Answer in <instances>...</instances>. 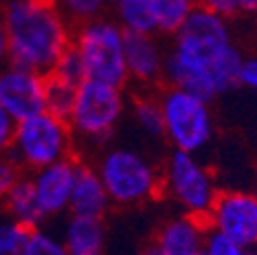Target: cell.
Returning <instances> with one entry per match:
<instances>
[{"mask_svg": "<svg viewBox=\"0 0 257 255\" xmlns=\"http://www.w3.org/2000/svg\"><path fill=\"white\" fill-rule=\"evenodd\" d=\"M245 59L233 39L229 19L198 5L172 37L164 86L182 88L212 102L241 88Z\"/></svg>", "mask_w": 257, "mask_h": 255, "instance_id": "obj_1", "label": "cell"}, {"mask_svg": "<svg viewBox=\"0 0 257 255\" xmlns=\"http://www.w3.org/2000/svg\"><path fill=\"white\" fill-rule=\"evenodd\" d=\"M0 11L9 37V63L49 74L72 47L74 27L53 0H7Z\"/></svg>", "mask_w": 257, "mask_h": 255, "instance_id": "obj_2", "label": "cell"}, {"mask_svg": "<svg viewBox=\"0 0 257 255\" xmlns=\"http://www.w3.org/2000/svg\"><path fill=\"white\" fill-rule=\"evenodd\" d=\"M94 168L116 206H139L162 194V170L133 147H104Z\"/></svg>", "mask_w": 257, "mask_h": 255, "instance_id": "obj_3", "label": "cell"}, {"mask_svg": "<svg viewBox=\"0 0 257 255\" xmlns=\"http://www.w3.org/2000/svg\"><path fill=\"white\" fill-rule=\"evenodd\" d=\"M124 29L112 15L96 17L74 27L72 47L80 53L86 78L112 86H128Z\"/></svg>", "mask_w": 257, "mask_h": 255, "instance_id": "obj_4", "label": "cell"}, {"mask_svg": "<svg viewBox=\"0 0 257 255\" xmlns=\"http://www.w3.org/2000/svg\"><path fill=\"white\" fill-rule=\"evenodd\" d=\"M128 108V98L122 86H112L98 80H84L78 86L76 100L68 122L76 143L102 147L116 131Z\"/></svg>", "mask_w": 257, "mask_h": 255, "instance_id": "obj_5", "label": "cell"}, {"mask_svg": "<svg viewBox=\"0 0 257 255\" xmlns=\"http://www.w3.org/2000/svg\"><path fill=\"white\" fill-rule=\"evenodd\" d=\"M23 172H37L76 153V137L66 118L43 110L19 120L9 151Z\"/></svg>", "mask_w": 257, "mask_h": 255, "instance_id": "obj_6", "label": "cell"}, {"mask_svg": "<svg viewBox=\"0 0 257 255\" xmlns=\"http://www.w3.org/2000/svg\"><path fill=\"white\" fill-rule=\"evenodd\" d=\"M164 112V139L172 149L198 153L214 135L210 102L182 88L162 86L157 90Z\"/></svg>", "mask_w": 257, "mask_h": 255, "instance_id": "obj_7", "label": "cell"}, {"mask_svg": "<svg viewBox=\"0 0 257 255\" xmlns=\"http://www.w3.org/2000/svg\"><path fill=\"white\" fill-rule=\"evenodd\" d=\"M162 194L182 212L204 218L216 200L218 188L212 172L196 153L172 149L162 166Z\"/></svg>", "mask_w": 257, "mask_h": 255, "instance_id": "obj_8", "label": "cell"}, {"mask_svg": "<svg viewBox=\"0 0 257 255\" xmlns=\"http://www.w3.org/2000/svg\"><path fill=\"white\" fill-rule=\"evenodd\" d=\"M208 231H216L245 247L257 243V194L245 190H218L208 214Z\"/></svg>", "mask_w": 257, "mask_h": 255, "instance_id": "obj_9", "label": "cell"}, {"mask_svg": "<svg viewBox=\"0 0 257 255\" xmlns=\"http://www.w3.org/2000/svg\"><path fill=\"white\" fill-rule=\"evenodd\" d=\"M47 74L5 63L0 68V104L19 122L45 110Z\"/></svg>", "mask_w": 257, "mask_h": 255, "instance_id": "obj_10", "label": "cell"}, {"mask_svg": "<svg viewBox=\"0 0 257 255\" xmlns=\"http://www.w3.org/2000/svg\"><path fill=\"white\" fill-rule=\"evenodd\" d=\"M128 86L137 90H159L164 86L168 49L159 35L126 33L124 37Z\"/></svg>", "mask_w": 257, "mask_h": 255, "instance_id": "obj_11", "label": "cell"}, {"mask_svg": "<svg viewBox=\"0 0 257 255\" xmlns=\"http://www.w3.org/2000/svg\"><path fill=\"white\" fill-rule=\"evenodd\" d=\"M78 164H80V159L76 155H72V157L59 159V162L49 164V166L31 174L35 194H37L39 204L47 218L68 212Z\"/></svg>", "mask_w": 257, "mask_h": 255, "instance_id": "obj_12", "label": "cell"}, {"mask_svg": "<svg viewBox=\"0 0 257 255\" xmlns=\"http://www.w3.org/2000/svg\"><path fill=\"white\" fill-rule=\"evenodd\" d=\"M206 237V220L182 212L166 218L157 227L153 241L166 251V255H200L204 251Z\"/></svg>", "mask_w": 257, "mask_h": 255, "instance_id": "obj_13", "label": "cell"}, {"mask_svg": "<svg viewBox=\"0 0 257 255\" xmlns=\"http://www.w3.org/2000/svg\"><path fill=\"white\" fill-rule=\"evenodd\" d=\"M112 202L106 192V188L96 172L94 164L80 162L76 172V182L70 198V214L76 216H92V218H104L110 210Z\"/></svg>", "mask_w": 257, "mask_h": 255, "instance_id": "obj_14", "label": "cell"}, {"mask_svg": "<svg viewBox=\"0 0 257 255\" xmlns=\"http://www.w3.org/2000/svg\"><path fill=\"white\" fill-rule=\"evenodd\" d=\"M61 239L68 249V255H106L104 218L70 214Z\"/></svg>", "mask_w": 257, "mask_h": 255, "instance_id": "obj_15", "label": "cell"}, {"mask_svg": "<svg viewBox=\"0 0 257 255\" xmlns=\"http://www.w3.org/2000/svg\"><path fill=\"white\" fill-rule=\"evenodd\" d=\"M5 208L11 218L19 220L21 225H25L29 229H37L47 220V216L39 204V198L35 194L31 176H23L17 182V186L11 190V194L5 200Z\"/></svg>", "mask_w": 257, "mask_h": 255, "instance_id": "obj_16", "label": "cell"}, {"mask_svg": "<svg viewBox=\"0 0 257 255\" xmlns=\"http://www.w3.org/2000/svg\"><path fill=\"white\" fill-rule=\"evenodd\" d=\"M110 7L114 21L124 29V33L159 35L151 0H116Z\"/></svg>", "mask_w": 257, "mask_h": 255, "instance_id": "obj_17", "label": "cell"}, {"mask_svg": "<svg viewBox=\"0 0 257 255\" xmlns=\"http://www.w3.org/2000/svg\"><path fill=\"white\" fill-rule=\"evenodd\" d=\"M128 112L137 129L149 139H164V112L157 90H139L128 100Z\"/></svg>", "mask_w": 257, "mask_h": 255, "instance_id": "obj_18", "label": "cell"}, {"mask_svg": "<svg viewBox=\"0 0 257 255\" xmlns=\"http://www.w3.org/2000/svg\"><path fill=\"white\" fill-rule=\"evenodd\" d=\"M151 3L157 19V33L164 37H174L198 7V0H151Z\"/></svg>", "mask_w": 257, "mask_h": 255, "instance_id": "obj_19", "label": "cell"}, {"mask_svg": "<svg viewBox=\"0 0 257 255\" xmlns=\"http://www.w3.org/2000/svg\"><path fill=\"white\" fill-rule=\"evenodd\" d=\"M76 92L78 86L70 84V82H63L51 74H47V100H45V110H49L55 116L66 118L72 112L74 100H76Z\"/></svg>", "mask_w": 257, "mask_h": 255, "instance_id": "obj_20", "label": "cell"}, {"mask_svg": "<svg viewBox=\"0 0 257 255\" xmlns=\"http://www.w3.org/2000/svg\"><path fill=\"white\" fill-rule=\"evenodd\" d=\"M53 3L72 25H82L96 17H102L110 7L108 0H53Z\"/></svg>", "mask_w": 257, "mask_h": 255, "instance_id": "obj_21", "label": "cell"}, {"mask_svg": "<svg viewBox=\"0 0 257 255\" xmlns=\"http://www.w3.org/2000/svg\"><path fill=\"white\" fill-rule=\"evenodd\" d=\"M19 255H68V249L63 245V239L37 227L29 231V237Z\"/></svg>", "mask_w": 257, "mask_h": 255, "instance_id": "obj_22", "label": "cell"}, {"mask_svg": "<svg viewBox=\"0 0 257 255\" xmlns=\"http://www.w3.org/2000/svg\"><path fill=\"white\" fill-rule=\"evenodd\" d=\"M49 74L59 78V80H63V82H70L74 86H80L84 80H88L86 78V70H84V63H82V57H80V53L74 47H70L66 53L59 57V61L55 63Z\"/></svg>", "mask_w": 257, "mask_h": 255, "instance_id": "obj_23", "label": "cell"}, {"mask_svg": "<svg viewBox=\"0 0 257 255\" xmlns=\"http://www.w3.org/2000/svg\"><path fill=\"white\" fill-rule=\"evenodd\" d=\"M29 227L21 225L15 218H7L0 222V249L7 255H19L27 237H29Z\"/></svg>", "mask_w": 257, "mask_h": 255, "instance_id": "obj_24", "label": "cell"}, {"mask_svg": "<svg viewBox=\"0 0 257 255\" xmlns=\"http://www.w3.org/2000/svg\"><path fill=\"white\" fill-rule=\"evenodd\" d=\"M204 253L206 255H257V249L239 245L237 241L224 237V235H220L216 231H208Z\"/></svg>", "mask_w": 257, "mask_h": 255, "instance_id": "obj_25", "label": "cell"}, {"mask_svg": "<svg viewBox=\"0 0 257 255\" xmlns=\"http://www.w3.org/2000/svg\"><path fill=\"white\" fill-rule=\"evenodd\" d=\"M23 168L15 162V157L11 153L0 155V204H5L7 196L11 194V190L17 186V182L23 178Z\"/></svg>", "mask_w": 257, "mask_h": 255, "instance_id": "obj_26", "label": "cell"}, {"mask_svg": "<svg viewBox=\"0 0 257 255\" xmlns=\"http://www.w3.org/2000/svg\"><path fill=\"white\" fill-rule=\"evenodd\" d=\"M15 126H17V120L7 112V108L3 104H0V155L11 151L13 137H15Z\"/></svg>", "mask_w": 257, "mask_h": 255, "instance_id": "obj_27", "label": "cell"}, {"mask_svg": "<svg viewBox=\"0 0 257 255\" xmlns=\"http://www.w3.org/2000/svg\"><path fill=\"white\" fill-rule=\"evenodd\" d=\"M241 88H247L257 96V55L247 57L243 63V72H241Z\"/></svg>", "mask_w": 257, "mask_h": 255, "instance_id": "obj_28", "label": "cell"}, {"mask_svg": "<svg viewBox=\"0 0 257 255\" xmlns=\"http://www.w3.org/2000/svg\"><path fill=\"white\" fill-rule=\"evenodd\" d=\"M198 5L200 7H206V9L214 11V13H218L222 17H227V19L239 15V9H237L235 0H198Z\"/></svg>", "mask_w": 257, "mask_h": 255, "instance_id": "obj_29", "label": "cell"}, {"mask_svg": "<svg viewBox=\"0 0 257 255\" xmlns=\"http://www.w3.org/2000/svg\"><path fill=\"white\" fill-rule=\"evenodd\" d=\"M9 63V37H7V27H5V17L0 11V68Z\"/></svg>", "mask_w": 257, "mask_h": 255, "instance_id": "obj_30", "label": "cell"}, {"mask_svg": "<svg viewBox=\"0 0 257 255\" xmlns=\"http://www.w3.org/2000/svg\"><path fill=\"white\" fill-rule=\"evenodd\" d=\"M239 15H255L257 13V0H235Z\"/></svg>", "mask_w": 257, "mask_h": 255, "instance_id": "obj_31", "label": "cell"}, {"mask_svg": "<svg viewBox=\"0 0 257 255\" xmlns=\"http://www.w3.org/2000/svg\"><path fill=\"white\" fill-rule=\"evenodd\" d=\"M139 255H166V251L162 249V247H159L153 239L149 241V243H145L143 245V249H141V253Z\"/></svg>", "mask_w": 257, "mask_h": 255, "instance_id": "obj_32", "label": "cell"}, {"mask_svg": "<svg viewBox=\"0 0 257 255\" xmlns=\"http://www.w3.org/2000/svg\"><path fill=\"white\" fill-rule=\"evenodd\" d=\"M112 3H116V0H108V5H112Z\"/></svg>", "mask_w": 257, "mask_h": 255, "instance_id": "obj_33", "label": "cell"}, {"mask_svg": "<svg viewBox=\"0 0 257 255\" xmlns=\"http://www.w3.org/2000/svg\"><path fill=\"white\" fill-rule=\"evenodd\" d=\"M0 255H7V253H5V251H3V249H0Z\"/></svg>", "mask_w": 257, "mask_h": 255, "instance_id": "obj_34", "label": "cell"}, {"mask_svg": "<svg viewBox=\"0 0 257 255\" xmlns=\"http://www.w3.org/2000/svg\"><path fill=\"white\" fill-rule=\"evenodd\" d=\"M200 255H206V253H204V251H202V253H200Z\"/></svg>", "mask_w": 257, "mask_h": 255, "instance_id": "obj_35", "label": "cell"}, {"mask_svg": "<svg viewBox=\"0 0 257 255\" xmlns=\"http://www.w3.org/2000/svg\"><path fill=\"white\" fill-rule=\"evenodd\" d=\"M255 249H257V243H255Z\"/></svg>", "mask_w": 257, "mask_h": 255, "instance_id": "obj_36", "label": "cell"}, {"mask_svg": "<svg viewBox=\"0 0 257 255\" xmlns=\"http://www.w3.org/2000/svg\"><path fill=\"white\" fill-rule=\"evenodd\" d=\"M255 194H257V192H255Z\"/></svg>", "mask_w": 257, "mask_h": 255, "instance_id": "obj_37", "label": "cell"}]
</instances>
